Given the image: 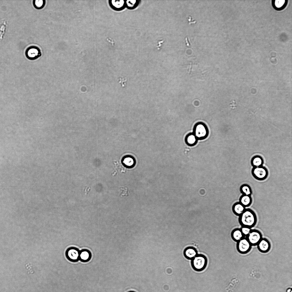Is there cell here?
Returning <instances> with one entry per match:
<instances>
[{
  "instance_id": "obj_1",
  "label": "cell",
  "mask_w": 292,
  "mask_h": 292,
  "mask_svg": "<svg viewBox=\"0 0 292 292\" xmlns=\"http://www.w3.org/2000/svg\"><path fill=\"white\" fill-rule=\"evenodd\" d=\"M239 222L240 225L252 228L256 224L257 218L255 212L252 209L246 208L239 216Z\"/></svg>"
},
{
  "instance_id": "obj_2",
  "label": "cell",
  "mask_w": 292,
  "mask_h": 292,
  "mask_svg": "<svg viewBox=\"0 0 292 292\" xmlns=\"http://www.w3.org/2000/svg\"><path fill=\"white\" fill-rule=\"evenodd\" d=\"M193 133L198 140H202L208 136V130L204 123L199 122L196 123L194 125Z\"/></svg>"
},
{
  "instance_id": "obj_3",
  "label": "cell",
  "mask_w": 292,
  "mask_h": 292,
  "mask_svg": "<svg viewBox=\"0 0 292 292\" xmlns=\"http://www.w3.org/2000/svg\"><path fill=\"white\" fill-rule=\"evenodd\" d=\"M207 262V259L205 256L202 254H197L192 260V266L195 270L201 271L205 268Z\"/></svg>"
},
{
  "instance_id": "obj_4",
  "label": "cell",
  "mask_w": 292,
  "mask_h": 292,
  "mask_svg": "<svg viewBox=\"0 0 292 292\" xmlns=\"http://www.w3.org/2000/svg\"><path fill=\"white\" fill-rule=\"evenodd\" d=\"M252 173L253 177L256 179L262 181L267 177L268 171L265 167L262 166L253 167L252 170Z\"/></svg>"
},
{
  "instance_id": "obj_5",
  "label": "cell",
  "mask_w": 292,
  "mask_h": 292,
  "mask_svg": "<svg viewBox=\"0 0 292 292\" xmlns=\"http://www.w3.org/2000/svg\"><path fill=\"white\" fill-rule=\"evenodd\" d=\"M261 234L260 232L256 230H251L247 236V239L251 244H258L261 239Z\"/></svg>"
},
{
  "instance_id": "obj_6",
  "label": "cell",
  "mask_w": 292,
  "mask_h": 292,
  "mask_svg": "<svg viewBox=\"0 0 292 292\" xmlns=\"http://www.w3.org/2000/svg\"><path fill=\"white\" fill-rule=\"evenodd\" d=\"M26 55L28 59L33 60L38 58L41 56V53L38 48L35 46H31L27 49Z\"/></svg>"
},
{
  "instance_id": "obj_7",
  "label": "cell",
  "mask_w": 292,
  "mask_h": 292,
  "mask_svg": "<svg viewBox=\"0 0 292 292\" xmlns=\"http://www.w3.org/2000/svg\"><path fill=\"white\" fill-rule=\"evenodd\" d=\"M80 252L76 248H71L67 250L66 252V255L70 260L76 261L79 259Z\"/></svg>"
},
{
  "instance_id": "obj_8",
  "label": "cell",
  "mask_w": 292,
  "mask_h": 292,
  "mask_svg": "<svg viewBox=\"0 0 292 292\" xmlns=\"http://www.w3.org/2000/svg\"><path fill=\"white\" fill-rule=\"evenodd\" d=\"M250 244L247 239L243 238L239 241L238 244V250L242 253L246 252L250 250Z\"/></svg>"
},
{
  "instance_id": "obj_9",
  "label": "cell",
  "mask_w": 292,
  "mask_h": 292,
  "mask_svg": "<svg viewBox=\"0 0 292 292\" xmlns=\"http://www.w3.org/2000/svg\"><path fill=\"white\" fill-rule=\"evenodd\" d=\"M184 254L187 259L192 260L198 254L195 248L189 247L185 249L184 251Z\"/></svg>"
},
{
  "instance_id": "obj_10",
  "label": "cell",
  "mask_w": 292,
  "mask_h": 292,
  "mask_svg": "<svg viewBox=\"0 0 292 292\" xmlns=\"http://www.w3.org/2000/svg\"><path fill=\"white\" fill-rule=\"evenodd\" d=\"M246 208L240 202L235 203L232 207L233 213L236 215L240 216L244 211Z\"/></svg>"
},
{
  "instance_id": "obj_11",
  "label": "cell",
  "mask_w": 292,
  "mask_h": 292,
  "mask_svg": "<svg viewBox=\"0 0 292 292\" xmlns=\"http://www.w3.org/2000/svg\"><path fill=\"white\" fill-rule=\"evenodd\" d=\"M239 202L246 208L249 206L252 202L251 196L242 194L239 198Z\"/></svg>"
},
{
  "instance_id": "obj_12",
  "label": "cell",
  "mask_w": 292,
  "mask_h": 292,
  "mask_svg": "<svg viewBox=\"0 0 292 292\" xmlns=\"http://www.w3.org/2000/svg\"><path fill=\"white\" fill-rule=\"evenodd\" d=\"M198 139L193 133H189L186 136L185 141L186 143L190 146L195 145L197 143Z\"/></svg>"
},
{
  "instance_id": "obj_13",
  "label": "cell",
  "mask_w": 292,
  "mask_h": 292,
  "mask_svg": "<svg viewBox=\"0 0 292 292\" xmlns=\"http://www.w3.org/2000/svg\"><path fill=\"white\" fill-rule=\"evenodd\" d=\"M251 163L253 167H258L262 166L263 160L262 158L260 156L256 155L252 158Z\"/></svg>"
},
{
  "instance_id": "obj_14",
  "label": "cell",
  "mask_w": 292,
  "mask_h": 292,
  "mask_svg": "<svg viewBox=\"0 0 292 292\" xmlns=\"http://www.w3.org/2000/svg\"><path fill=\"white\" fill-rule=\"evenodd\" d=\"M259 249L263 252H266L269 248L270 245L268 241L265 239H261L258 243Z\"/></svg>"
},
{
  "instance_id": "obj_15",
  "label": "cell",
  "mask_w": 292,
  "mask_h": 292,
  "mask_svg": "<svg viewBox=\"0 0 292 292\" xmlns=\"http://www.w3.org/2000/svg\"><path fill=\"white\" fill-rule=\"evenodd\" d=\"M231 236L234 240L239 241L243 238V234L240 228H236L232 232Z\"/></svg>"
},
{
  "instance_id": "obj_16",
  "label": "cell",
  "mask_w": 292,
  "mask_h": 292,
  "mask_svg": "<svg viewBox=\"0 0 292 292\" xmlns=\"http://www.w3.org/2000/svg\"><path fill=\"white\" fill-rule=\"evenodd\" d=\"M91 255L90 252L86 250H83L80 252L79 259L84 262L90 260Z\"/></svg>"
},
{
  "instance_id": "obj_17",
  "label": "cell",
  "mask_w": 292,
  "mask_h": 292,
  "mask_svg": "<svg viewBox=\"0 0 292 292\" xmlns=\"http://www.w3.org/2000/svg\"><path fill=\"white\" fill-rule=\"evenodd\" d=\"M122 161L123 164L127 167H132L135 164V161L133 158L129 156L125 157Z\"/></svg>"
},
{
  "instance_id": "obj_18",
  "label": "cell",
  "mask_w": 292,
  "mask_h": 292,
  "mask_svg": "<svg viewBox=\"0 0 292 292\" xmlns=\"http://www.w3.org/2000/svg\"><path fill=\"white\" fill-rule=\"evenodd\" d=\"M240 191L243 195L251 196L252 194L251 187L249 185L246 184H242L241 186Z\"/></svg>"
},
{
  "instance_id": "obj_19",
  "label": "cell",
  "mask_w": 292,
  "mask_h": 292,
  "mask_svg": "<svg viewBox=\"0 0 292 292\" xmlns=\"http://www.w3.org/2000/svg\"><path fill=\"white\" fill-rule=\"evenodd\" d=\"M111 4L114 8L117 9H121L123 6L124 1L123 0L110 1Z\"/></svg>"
},
{
  "instance_id": "obj_20",
  "label": "cell",
  "mask_w": 292,
  "mask_h": 292,
  "mask_svg": "<svg viewBox=\"0 0 292 292\" xmlns=\"http://www.w3.org/2000/svg\"><path fill=\"white\" fill-rule=\"evenodd\" d=\"M273 5L276 9H283L285 6L287 1L283 0H275L272 1Z\"/></svg>"
},
{
  "instance_id": "obj_21",
  "label": "cell",
  "mask_w": 292,
  "mask_h": 292,
  "mask_svg": "<svg viewBox=\"0 0 292 292\" xmlns=\"http://www.w3.org/2000/svg\"><path fill=\"white\" fill-rule=\"evenodd\" d=\"M45 1L43 0H36L33 1V5L36 9H40L44 6Z\"/></svg>"
},
{
  "instance_id": "obj_22",
  "label": "cell",
  "mask_w": 292,
  "mask_h": 292,
  "mask_svg": "<svg viewBox=\"0 0 292 292\" xmlns=\"http://www.w3.org/2000/svg\"><path fill=\"white\" fill-rule=\"evenodd\" d=\"M6 23L4 21L0 25V38H2L6 28Z\"/></svg>"
},
{
  "instance_id": "obj_23",
  "label": "cell",
  "mask_w": 292,
  "mask_h": 292,
  "mask_svg": "<svg viewBox=\"0 0 292 292\" xmlns=\"http://www.w3.org/2000/svg\"><path fill=\"white\" fill-rule=\"evenodd\" d=\"M244 235L247 236L251 230V228L246 226H242L240 228Z\"/></svg>"
},
{
  "instance_id": "obj_24",
  "label": "cell",
  "mask_w": 292,
  "mask_h": 292,
  "mask_svg": "<svg viewBox=\"0 0 292 292\" xmlns=\"http://www.w3.org/2000/svg\"><path fill=\"white\" fill-rule=\"evenodd\" d=\"M137 1L136 0H127L126 1V4L128 7L132 8L135 6Z\"/></svg>"
},
{
  "instance_id": "obj_25",
  "label": "cell",
  "mask_w": 292,
  "mask_h": 292,
  "mask_svg": "<svg viewBox=\"0 0 292 292\" xmlns=\"http://www.w3.org/2000/svg\"><path fill=\"white\" fill-rule=\"evenodd\" d=\"M287 292H291V289H289L287 291Z\"/></svg>"
},
{
  "instance_id": "obj_26",
  "label": "cell",
  "mask_w": 292,
  "mask_h": 292,
  "mask_svg": "<svg viewBox=\"0 0 292 292\" xmlns=\"http://www.w3.org/2000/svg\"><path fill=\"white\" fill-rule=\"evenodd\" d=\"M129 292H135L133 291H129Z\"/></svg>"
}]
</instances>
